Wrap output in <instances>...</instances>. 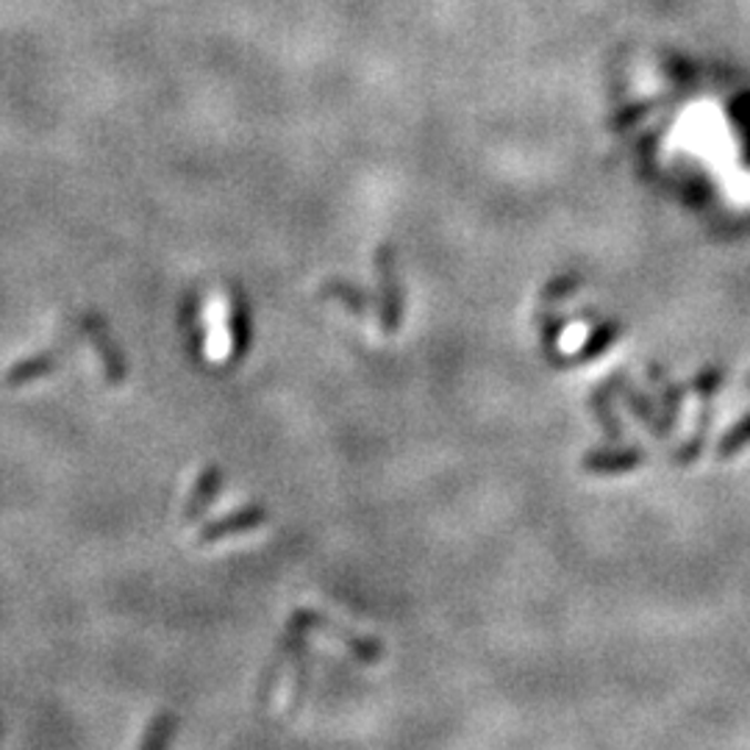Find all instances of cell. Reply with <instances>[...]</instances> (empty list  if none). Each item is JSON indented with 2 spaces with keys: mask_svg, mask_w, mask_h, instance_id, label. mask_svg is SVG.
I'll use <instances>...</instances> for the list:
<instances>
[{
  "mask_svg": "<svg viewBox=\"0 0 750 750\" xmlns=\"http://www.w3.org/2000/svg\"><path fill=\"white\" fill-rule=\"evenodd\" d=\"M175 726H178V720H175L173 715L156 717V722H153V728L147 731V737L142 739V748H164V744L175 737Z\"/></svg>",
  "mask_w": 750,
  "mask_h": 750,
  "instance_id": "ba28073f",
  "label": "cell"
},
{
  "mask_svg": "<svg viewBox=\"0 0 750 750\" xmlns=\"http://www.w3.org/2000/svg\"><path fill=\"white\" fill-rule=\"evenodd\" d=\"M250 342V315L248 304H245L243 295L234 292V306H232V348L234 359H243L245 350Z\"/></svg>",
  "mask_w": 750,
  "mask_h": 750,
  "instance_id": "52a82bcc",
  "label": "cell"
},
{
  "mask_svg": "<svg viewBox=\"0 0 750 750\" xmlns=\"http://www.w3.org/2000/svg\"><path fill=\"white\" fill-rule=\"evenodd\" d=\"M220 486H223V470L206 468L204 473H201L198 484H195L193 495H189V501H186V508H184L186 523H193V520L204 517V512L209 508V503L215 501L217 495H220Z\"/></svg>",
  "mask_w": 750,
  "mask_h": 750,
  "instance_id": "277c9868",
  "label": "cell"
},
{
  "mask_svg": "<svg viewBox=\"0 0 750 750\" xmlns=\"http://www.w3.org/2000/svg\"><path fill=\"white\" fill-rule=\"evenodd\" d=\"M320 298L342 300V304L348 306L353 315H364V311L370 309V295H367L361 287H356V284L342 281V278H331V281L322 284Z\"/></svg>",
  "mask_w": 750,
  "mask_h": 750,
  "instance_id": "8992f818",
  "label": "cell"
},
{
  "mask_svg": "<svg viewBox=\"0 0 750 750\" xmlns=\"http://www.w3.org/2000/svg\"><path fill=\"white\" fill-rule=\"evenodd\" d=\"M376 265H379L381 278V331L395 333L403 315V292L401 284H398L395 254H392L390 245H381L379 254H376Z\"/></svg>",
  "mask_w": 750,
  "mask_h": 750,
  "instance_id": "6da1fadb",
  "label": "cell"
},
{
  "mask_svg": "<svg viewBox=\"0 0 750 750\" xmlns=\"http://www.w3.org/2000/svg\"><path fill=\"white\" fill-rule=\"evenodd\" d=\"M64 356L59 353L56 348L51 350H42V353L31 356V359L20 361V364H14L12 370H9L7 376V384L9 387H18V384H29V381L34 379H42V376H51L53 370L59 367V361H62Z\"/></svg>",
  "mask_w": 750,
  "mask_h": 750,
  "instance_id": "5b68a950",
  "label": "cell"
},
{
  "mask_svg": "<svg viewBox=\"0 0 750 750\" xmlns=\"http://www.w3.org/2000/svg\"><path fill=\"white\" fill-rule=\"evenodd\" d=\"M267 520V512L261 506H250L245 508V512H234L228 514V517L223 520H215V523L206 525L204 531H201V545H209V542H217L223 540V536L228 534H239V531H250L256 528L259 523H265Z\"/></svg>",
  "mask_w": 750,
  "mask_h": 750,
  "instance_id": "3957f363",
  "label": "cell"
},
{
  "mask_svg": "<svg viewBox=\"0 0 750 750\" xmlns=\"http://www.w3.org/2000/svg\"><path fill=\"white\" fill-rule=\"evenodd\" d=\"M81 326H84V333L92 339V345H95L97 356H101L103 367H106L109 372V381L120 384V381L125 379V361L123 353L117 350V345H114V339L109 337L106 326H103L95 315H84Z\"/></svg>",
  "mask_w": 750,
  "mask_h": 750,
  "instance_id": "7a4b0ae2",
  "label": "cell"
}]
</instances>
